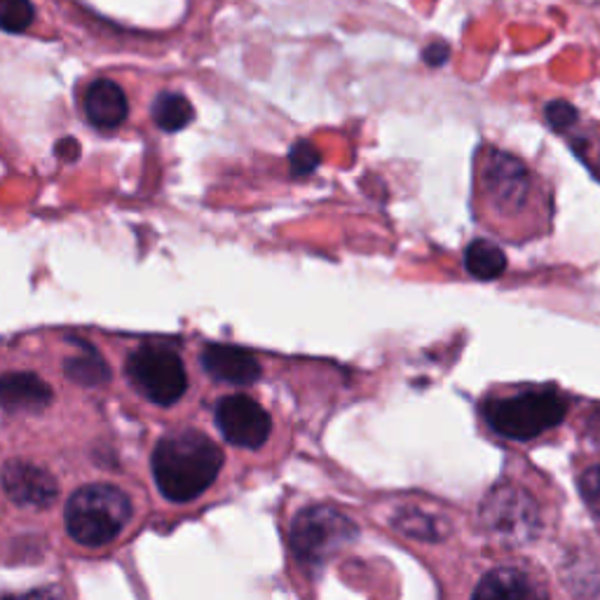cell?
<instances>
[{
	"label": "cell",
	"mask_w": 600,
	"mask_h": 600,
	"mask_svg": "<svg viewBox=\"0 0 600 600\" xmlns=\"http://www.w3.org/2000/svg\"><path fill=\"white\" fill-rule=\"evenodd\" d=\"M464 267L472 277L491 282L507 270V256L497 244L488 240H474L464 251Z\"/></svg>",
	"instance_id": "obj_14"
},
{
	"label": "cell",
	"mask_w": 600,
	"mask_h": 600,
	"mask_svg": "<svg viewBox=\"0 0 600 600\" xmlns=\"http://www.w3.org/2000/svg\"><path fill=\"white\" fill-rule=\"evenodd\" d=\"M397 528L403 530L406 535L418 537V539H439V537H443V533L434 530V518L418 514V512H409L406 516H401L397 520Z\"/></svg>",
	"instance_id": "obj_18"
},
{
	"label": "cell",
	"mask_w": 600,
	"mask_h": 600,
	"mask_svg": "<svg viewBox=\"0 0 600 600\" xmlns=\"http://www.w3.org/2000/svg\"><path fill=\"white\" fill-rule=\"evenodd\" d=\"M319 165V152L309 144H298L292 150V167L296 173H309Z\"/></svg>",
	"instance_id": "obj_21"
},
{
	"label": "cell",
	"mask_w": 600,
	"mask_h": 600,
	"mask_svg": "<svg viewBox=\"0 0 600 600\" xmlns=\"http://www.w3.org/2000/svg\"><path fill=\"white\" fill-rule=\"evenodd\" d=\"M483 420L497 434L512 441H533L564 422L568 403L554 390H526L495 397L483 403Z\"/></svg>",
	"instance_id": "obj_3"
},
{
	"label": "cell",
	"mask_w": 600,
	"mask_h": 600,
	"mask_svg": "<svg viewBox=\"0 0 600 600\" xmlns=\"http://www.w3.org/2000/svg\"><path fill=\"white\" fill-rule=\"evenodd\" d=\"M202 364L209 376L232 385H251L261 378L259 359L242 347L209 345L202 355Z\"/></svg>",
	"instance_id": "obj_12"
},
{
	"label": "cell",
	"mask_w": 600,
	"mask_h": 600,
	"mask_svg": "<svg viewBox=\"0 0 600 600\" xmlns=\"http://www.w3.org/2000/svg\"><path fill=\"white\" fill-rule=\"evenodd\" d=\"M579 493H582V499L587 502L593 518L600 520V467H591L582 474V478H579Z\"/></svg>",
	"instance_id": "obj_19"
},
{
	"label": "cell",
	"mask_w": 600,
	"mask_h": 600,
	"mask_svg": "<svg viewBox=\"0 0 600 600\" xmlns=\"http://www.w3.org/2000/svg\"><path fill=\"white\" fill-rule=\"evenodd\" d=\"M152 476L160 493L177 505L198 499L223 470V451L207 434L183 430L167 434L152 451Z\"/></svg>",
	"instance_id": "obj_1"
},
{
	"label": "cell",
	"mask_w": 600,
	"mask_h": 600,
	"mask_svg": "<svg viewBox=\"0 0 600 600\" xmlns=\"http://www.w3.org/2000/svg\"><path fill=\"white\" fill-rule=\"evenodd\" d=\"M129 497L110 483H92L66 502V530L73 541L99 549L118 539L131 520Z\"/></svg>",
	"instance_id": "obj_2"
},
{
	"label": "cell",
	"mask_w": 600,
	"mask_h": 600,
	"mask_svg": "<svg viewBox=\"0 0 600 600\" xmlns=\"http://www.w3.org/2000/svg\"><path fill=\"white\" fill-rule=\"evenodd\" d=\"M52 403L50 385L35 373L12 371L0 376V406L12 415H38Z\"/></svg>",
	"instance_id": "obj_10"
},
{
	"label": "cell",
	"mask_w": 600,
	"mask_h": 600,
	"mask_svg": "<svg viewBox=\"0 0 600 600\" xmlns=\"http://www.w3.org/2000/svg\"><path fill=\"white\" fill-rule=\"evenodd\" d=\"M541 593L545 591H539L526 572L514 570V568H499V570L488 572L474 589V598H488V600L537 598Z\"/></svg>",
	"instance_id": "obj_13"
},
{
	"label": "cell",
	"mask_w": 600,
	"mask_h": 600,
	"mask_svg": "<svg viewBox=\"0 0 600 600\" xmlns=\"http://www.w3.org/2000/svg\"><path fill=\"white\" fill-rule=\"evenodd\" d=\"M66 371L73 380L83 382V385H99L108 376V366L102 361V357L92 352L90 347H85L83 355H77L66 364Z\"/></svg>",
	"instance_id": "obj_17"
},
{
	"label": "cell",
	"mask_w": 600,
	"mask_h": 600,
	"mask_svg": "<svg viewBox=\"0 0 600 600\" xmlns=\"http://www.w3.org/2000/svg\"><path fill=\"white\" fill-rule=\"evenodd\" d=\"M478 188L497 217L516 219L533 202L535 181L514 155L486 148L478 160Z\"/></svg>",
	"instance_id": "obj_4"
},
{
	"label": "cell",
	"mask_w": 600,
	"mask_h": 600,
	"mask_svg": "<svg viewBox=\"0 0 600 600\" xmlns=\"http://www.w3.org/2000/svg\"><path fill=\"white\" fill-rule=\"evenodd\" d=\"M449 56H451V48L446 43H432L422 52V60L428 66H443L449 62Z\"/></svg>",
	"instance_id": "obj_22"
},
{
	"label": "cell",
	"mask_w": 600,
	"mask_h": 600,
	"mask_svg": "<svg viewBox=\"0 0 600 600\" xmlns=\"http://www.w3.org/2000/svg\"><path fill=\"white\" fill-rule=\"evenodd\" d=\"M217 424L232 446L246 451L265 446L273 432L267 411L256 399L244 394H230L217 403Z\"/></svg>",
	"instance_id": "obj_8"
},
{
	"label": "cell",
	"mask_w": 600,
	"mask_h": 600,
	"mask_svg": "<svg viewBox=\"0 0 600 600\" xmlns=\"http://www.w3.org/2000/svg\"><path fill=\"white\" fill-rule=\"evenodd\" d=\"M127 378L148 401L173 406L186 390L188 376L179 352L162 343H146L127 359Z\"/></svg>",
	"instance_id": "obj_5"
},
{
	"label": "cell",
	"mask_w": 600,
	"mask_h": 600,
	"mask_svg": "<svg viewBox=\"0 0 600 600\" xmlns=\"http://www.w3.org/2000/svg\"><path fill=\"white\" fill-rule=\"evenodd\" d=\"M481 520L505 541H526L539 528L537 502L518 486H495L481 505Z\"/></svg>",
	"instance_id": "obj_7"
},
{
	"label": "cell",
	"mask_w": 600,
	"mask_h": 600,
	"mask_svg": "<svg viewBox=\"0 0 600 600\" xmlns=\"http://www.w3.org/2000/svg\"><path fill=\"white\" fill-rule=\"evenodd\" d=\"M83 110L92 127L104 131L118 129L127 120L129 113L127 94L115 81L99 77V81L87 85L83 94Z\"/></svg>",
	"instance_id": "obj_11"
},
{
	"label": "cell",
	"mask_w": 600,
	"mask_h": 600,
	"mask_svg": "<svg viewBox=\"0 0 600 600\" xmlns=\"http://www.w3.org/2000/svg\"><path fill=\"white\" fill-rule=\"evenodd\" d=\"M3 488L12 505L29 509H48L60 495L56 478L33 462L12 460L3 470Z\"/></svg>",
	"instance_id": "obj_9"
},
{
	"label": "cell",
	"mask_w": 600,
	"mask_h": 600,
	"mask_svg": "<svg viewBox=\"0 0 600 600\" xmlns=\"http://www.w3.org/2000/svg\"><path fill=\"white\" fill-rule=\"evenodd\" d=\"M547 120L551 123V127L556 129H568L570 125L577 123V110L568 104V102H551L545 110Z\"/></svg>",
	"instance_id": "obj_20"
},
{
	"label": "cell",
	"mask_w": 600,
	"mask_h": 600,
	"mask_svg": "<svg viewBox=\"0 0 600 600\" xmlns=\"http://www.w3.org/2000/svg\"><path fill=\"white\" fill-rule=\"evenodd\" d=\"M196 118V108L188 102V96L179 92H162L152 102V123L162 131H179L188 127Z\"/></svg>",
	"instance_id": "obj_15"
},
{
	"label": "cell",
	"mask_w": 600,
	"mask_h": 600,
	"mask_svg": "<svg viewBox=\"0 0 600 600\" xmlns=\"http://www.w3.org/2000/svg\"><path fill=\"white\" fill-rule=\"evenodd\" d=\"M357 537L350 518L334 507H307L292 524V549L301 564L319 566Z\"/></svg>",
	"instance_id": "obj_6"
},
{
	"label": "cell",
	"mask_w": 600,
	"mask_h": 600,
	"mask_svg": "<svg viewBox=\"0 0 600 600\" xmlns=\"http://www.w3.org/2000/svg\"><path fill=\"white\" fill-rule=\"evenodd\" d=\"M35 19L31 0H0V31L27 33Z\"/></svg>",
	"instance_id": "obj_16"
}]
</instances>
